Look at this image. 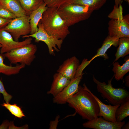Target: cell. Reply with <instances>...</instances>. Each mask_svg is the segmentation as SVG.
<instances>
[{"instance_id": "6da1fadb", "label": "cell", "mask_w": 129, "mask_h": 129, "mask_svg": "<svg viewBox=\"0 0 129 129\" xmlns=\"http://www.w3.org/2000/svg\"><path fill=\"white\" fill-rule=\"evenodd\" d=\"M79 86L77 92L67 101L69 105L84 119L92 120L98 117L99 109L98 103L86 89L85 84Z\"/></svg>"}, {"instance_id": "7a4b0ae2", "label": "cell", "mask_w": 129, "mask_h": 129, "mask_svg": "<svg viewBox=\"0 0 129 129\" xmlns=\"http://www.w3.org/2000/svg\"><path fill=\"white\" fill-rule=\"evenodd\" d=\"M39 23L48 34L58 39L63 40L70 33L69 27L59 15L57 8L48 7Z\"/></svg>"}, {"instance_id": "3957f363", "label": "cell", "mask_w": 129, "mask_h": 129, "mask_svg": "<svg viewBox=\"0 0 129 129\" xmlns=\"http://www.w3.org/2000/svg\"><path fill=\"white\" fill-rule=\"evenodd\" d=\"M58 8L59 15L69 27L88 19L93 11L88 6L74 4L62 5Z\"/></svg>"}, {"instance_id": "277c9868", "label": "cell", "mask_w": 129, "mask_h": 129, "mask_svg": "<svg viewBox=\"0 0 129 129\" xmlns=\"http://www.w3.org/2000/svg\"><path fill=\"white\" fill-rule=\"evenodd\" d=\"M113 77L108 81V83L101 82L93 76V81L97 85V90L104 99H106L113 105H120L129 98V92L124 88H115L112 84Z\"/></svg>"}, {"instance_id": "5b68a950", "label": "cell", "mask_w": 129, "mask_h": 129, "mask_svg": "<svg viewBox=\"0 0 129 129\" xmlns=\"http://www.w3.org/2000/svg\"><path fill=\"white\" fill-rule=\"evenodd\" d=\"M37 50L36 45L32 43L13 49L4 54L11 64L20 63L30 65L36 58L35 54Z\"/></svg>"}, {"instance_id": "8992f818", "label": "cell", "mask_w": 129, "mask_h": 129, "mask_svg": "<svg viewBox=\"0 0 129 129\" xmlns=\"http://www.w3.org/2000/svg\"><path fill=\"white\" fill-rule=\"evenodd\" d=\"M4 29L11 35L15 41H19L21 36L27 35L31 32L29 16L12 19Z\"/></svg>"}, {"instance_id": "52a82bcc", "label": "cell", "mask_w": 129, "mask_h": 129, "mask_svg": "<svg viewBox=\"0 0 129 129\" xmlns=\"http://www.w3.org/2000/svg\"><path fill=\"white\" fill-rule=\"evenodd\" d=\"M38 30L35 33L30 35L23 36V38L31 37L35 38L36 42L42 41L44 42L47 45L49 54H54V50L59 51L60 50L63 40L58 39L48 34L44 29L41 25L39 23L38 25Z\"/></svg>"}, {"instance_id": "ba28073f", "label": "cell", "mask_w": 129, "mask_h": 129, "mask_svg": "<svg viewBox=\"0 0 129 129\" xmlns=\"http://www.w3.org/2000/svg\"><path fill=\"white\" fill-rule=\"evenodd\" d=\"M108 24V36L119 38H129V14L124 16L122 19H112L109 21Z\"/></svg>"}, {"instance_id": "9c48e42d", "label": "cell", "mask_w": 129, "mask_h": 129, "mask_svg": "<svg viewBox=\"0 0 129 129\" xmlns=\"http://www.w3.org/2000/svg\"><path fill=\"white\" fill-rule=\"evenodd\" d=\"M32 40V38L30 37L27 38L21 42L16 41L11 35L3 28L0 30V44L2 45L0 53L3 54L24 46L31 43Z\"/></svg>"}, {"instance_id": "30bf717a", "label": "cell", "mask_w": 129, "mask_h": 129, "mask_svg": "<svg viewBox=\"0 0 129 129\" xmlns=\"http://www.w3.org/2000/svg\"><path fill=\"white\" fill-rule=\"evenodd\" d=\"M82 75L75 77L71 80L69 83L53 99L54 103L64 104L67 103L68 99L78 91L79 84Z\"/></svg>"}, {"instance_id": "8fae6325", "label": "cell", "mask_w": 129, "mask_h": 129, "mask_svg": "<svg viewBox=\"0 0 129 129\" xmlns=\"http://www.w3.org/2000/svg\"><path fill=\"white\" fill-rule=\"evenodd\" d=\"M88 121L82 124L83 127L95 129H121L125 121L113 122L104 119L101 116Z\"/></svg>"}, {"instance_id": "7c38bea8", "label": "cell", "mask_w": 129, "mask_h": 129, "mask_svg": "<svg viewBox=\"0 0 129 129\" xmlns=\"http://www.w3.org/2000/svg\"><path fill=\"white\" fill-rule=\"evenodd\" d=\"M79 65V60L75 56H73L65 60L59 66L57 71L71 80L75 77Z\"/></svg>"}, {"instance_id": "4fadbf2b", "label": "cell", "mask_w": 129, "mask_h": 129, "mask_svg": "<svg viewBox=\"0 0 129 129\" xmlns=\"http://www.w3.org/2000/svg\"><path fill=\"white\" fill-rule=\"evenodd\" d=\"M86 88L95 98L98 103L99 109L98 116H101L104 119L108 121L117 122L115 116V112L120 105H111L104 104L91 92L86 86Z\"/></svg>"}, {"instance_id": "5bb4252c", "label": "cell", "mask_w": 129, "mask_h": 129, "mask_svg": "<svg viewBox=\"0 0 129 129\" xmlns=\"http://www.w3.org/2000/svg\"><path fill=\"white\" fill-rule=\"evenodd\" d=\"M70 80L60 73H55L53 76L50 90L47 93L51 94L54 97H55L68 85Z\"/></svg>"}, {"instance_id": "9a60e30c", "label": "cell", "mask_w": 129, "mask_h": 129, "mask_svg": "<svg viewBox=\"0 0 129 129\" xmlns=\"http://www.w3.org/2000/svg\"><path fill=\"white\" fill-rule=\"evenodd\" d=\"M119 38L114 37H112L108 36L105 39L102 46L97 50V53L91 59L87 61L88 64L94 59L97 57H102L104 59H107L109 57L106 52L111 46L113 45L117 47L118 45Z\"/></svg>"}, {"instance_id": "2e32d148", "label": "cell", "mask_w": 129, "mask_h": 129, "mask_svg": "<svg viewBox=\"0 0 129 129\" xmlns=\"http://www.w3.org/2000/svg\"><path fill=\"white\" fill-rule=\"evenodd\" d=\"M48 8L44 3L29 15L31 28L30 34H34L38 30V23L42 18L43 13Z\"/></svg>"}, {"instance_id": "e0dca14e", "label": "cell", "mask_w": 129, "mask_h": 129, "mask_svg": "<svg viewBox=\"0 0 129 129\" xmlns=\"http://www.w3.org/2000/svg\"><path fill=\"white\" fill-rule=\"evenodd\" d=\"M0 4L16 17L27 15L18 0H0Z\"/></svg>"}, {"instance_id": "ac0fdd59", "label": "cell", "mask_w": 129, "mask_h": 129, "mask_svg": "<svg viewBox=\"0 0 129 129\" xmlns=\"http://www.w3.org/2000/svg\"><path fill=\"white\" fill-rule=\"evenodd\" d=\"M107 0H65L62 5L70 4L88 6L93 11L98 10L105 4ZM61 5V6H62Z\"/></svg>"}, {"instance_id": "d6986e66", "label": "cell", "mask_w": 129, "mask_h": 129, "mask_svg": "<svg viewBox=\"0 0 129 129\" xmlns=\"http://www.w3.org/2000/svg\"><path fill=\"white\" fill-rule=\"evenodd\" d=\"M5 56L3 54H0V74L2 73L7 75H10L18 74L25 65L20 64L15 66L8 65L4 62Z\"/></svg>"}, {"instance_id": "ffe728a7", "label": "cell", "mask_w": 129, "mask_h": 129, "mask_svg": "<svg viewBox=\"0 0 129 129\" xmlns=\"http://www.w3.org/2000/svg\"><path fill=\"white\" fill-rule=\"evenodd\" d=\"M113 71L114 72L115 79L117 81L122 80L124 76L129 71V57L124 63L120 65L119 62H113Z\"/></svg>"}, {"instance_id": "44dd1931", "label": "cell", "mask_w": 129, "mask_h": 129, "mask_svg": "<svg viewBox=\"0 0 129 129\" xmlns=\"http://www.w3.org/2000/svg\"><path fill=\"white\" fill-rule=\"evenodd\" d=\"M117 52L115 55L116 61L120 58H123L129 54V38L123 37L119 39Z\"/></svg>"}, {"instance_id": "7402d4cb", "label": "cell", "mask_w": 129, "mask_h": 129, "mask_svg": "<svg viewBox=\"0 0 129 129\" xmlns=\"http://www.w3.org/2000/svg\"><path fill=\"white\" fill-rule=\"evenodd\" d=\"M27 14L29 16L44 3L43 0H18Z\"/></svg>"}, {"instance_id": "603a6c76", "label": "cell", "mask_w": 129, "mask_h": 129, "mask_svg": "<svg viewBox=\"0 0 129 129\" xmlns=\"http://www.w3.org/2000/svg\"><path fill=\"white\" fill-rule=\"evenodd\" d=\"M129 115V98L121 103L117 109L115 114L116 121H122Z\"/></svg>"}, {"instance_id": "cb8c5ba5", "label": "cell", "mask_w": 129, "mask_h": 129, "mask_svg": "<svg viewBox=\"0 0 129 129\" xmlns=\"http://www.w3.org/2000/svg\"><path fill=\"white\" fill-rule=\"evenodd\" d=\"M1 105L6 108L12 115L16 117L22 118L25 116L21 108L16 104H11L9 102H6L4 103Z\"/></svg>"}, {"instance_id": "d4e9b609", "label": "cell", "mask_w": 129, "mask_h": 129, "mask_svg": "<svg viewBox=\"0 0 129 129\" xmlns=\"http://www.w3.org/2000/svg\"><path fill=\"white\" fill-rule=\"evenodd\" d=\"M122 7L120 4L118 7H117L115 5L112 11L108 16L110 18L113 19H123V15Z\"/></svg>"}, {"instance_id": "484cf974", "label": "cell", "mask_w": 129, "mask_h": 129, "mask_svg": "<svg viewBox=\"0 0 129 129\" xmlns=\"http://www.w3.org/2000/svg\"><path fill=\"white\" fill-rule=\"evenodd\" d=\"M0 17L11 20L16 17L13 13L0 4Z\"/></svg>"}, {"instance_id": "4316f807", "label": "cell", "mask_w": 129, "mask_h": 129, "mask_svg": "<svg viewBox=\"0 0 129 129\" xmlns=\"http://www.w3.org/2000/svg\"><path fill=\"white\" fill-rule=\"evenodd\" d=\"M48 7L58 8L61 6L65 0H43Z\"/></svg>"}, {"instance_id": "83f0119b", "label": "cell", "mask_w": 129, "mask_h": 129, "mask_svg": "<svg viewBox=\"0 0 129 129\" xmlns=\"http://www.w3.org/2000/svg\"><path fill=\"white\" fill-rule=\"evenodd\" d=\"M0 93L3 95L4 100L6 102H9L12 97L11 95L8 93L6 91L0 77Z\"/></svg>"}, {"instance_id": "f1b7e54d", "label": "cell", "mask_w": 129, "mask_h": 129, "mask_svg": "<svg viewBox=\"0 0 129 129\" xmlns=\"http://www.w3.org/2000/svg\"><path fill=\"white\" fill-rule=\"evenodd\" d=\"M11 20L5 19L0 17V30L4 28Z\"/></svg>"}, {"instance_id": "f546056e", "label": "cell", "mask_w": 129, "mask_h": 129, "mask_svg": "<svg viewBox=\"0 0 129 129\" xmlns=\"http://www.w3.org/2000/svg\"><path fill=\"white\" fill-rule=\"evenodd\" d=\"M60 116L58 115L56 116L55 120L53 121H51L50 124L49 129H56L59 122L58 119Z\"/></svg>"}, {"instance_id": "4dcf8cb0", "label": "cell", "mask_w": 129, "mask_h": 129, "mask_svg": "<svg viewBox=\"0 0 129 129\" xmlns=\"http://www.w3.org/2000/svg\"><path fill=\"white\" fill-rule=\"evenodd\" d=\"M115 3V5L117 7H118V5L121 4L122 1L123 0H114Z\"/></svg>"}, {"instance_id": "1f68e13d", "label": "cell", "mask_w": 129, "mask_h": 129, "mask_svg": "<svg viewBox=\"0 0 129 129\" xmlns=\"http://www.w3.org/2000/svg\"><path fill=\"white\" fill-rule=\"evenodd\" d=\"M129 129V122L128 121L126 124L123 125L121 129Z\"/></svg>"}, {"instance_id": "d6a6232c", "label": "cell", "mask_w": 129, "mask_h": 129, "mask_svg": "<svg viewBox=\"0 0 129 129\" xmlns=\"http://www.w3.org/2000/svg\"><path fill=\"white\" fill-rule=\"evenodd\" d=\"M125 82L126 86L127 87H129V76H128L125 78Z\"/></svg>"}, {"instance_id": "836d02e7", "label": "cell", "mask_w": 129, "mask_h": 129, "mask_svg": "<svg viewBox=\"0 0 129 129\" xmlns=\"http://www.w3.org/2000/svg\"><path fill=\"white\" fill-rule=\"evenodd\" d=\"M125 0V1H127L128 3H129V0Z\"/></svg>"}, {"instance_id": "e575fe53", "label": "cell", "mask_w": 129, "mask_h": 129, "mask_svg": "<svg viewBox=\"0 0 129 129\" xmlns=\"http://www.w3.org/2000/svg\"><path fill=\"white\" fill-rule=\"evenodd\" d=\"M2 47V45H1L0 44V48H1V47Z\"/></svg>"}]
</instances>
